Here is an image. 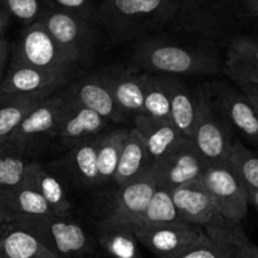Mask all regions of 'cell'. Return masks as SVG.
<instances>
[{
  "mask_svg": "<svg viewBox=\"0 0 258 258\" xmlns=\"http://www.w3.org/2000/svg\"><path fill=\"white\" fill-rule=\"evenodd\" d=\"M163 32L134 43L133 68L153 75L190 77L211 76L223 71V62L212 39L178 30Z\"/></svg>",
  "mask_w": 258,
  "mask_h": 258,
  "instance_id": "obj_1",
  "label": "cell"
},
{
  "mask_svg": "<svg viewBox=\"0 0 258 258\" xmlns=\"http://www.w3.org/2000/svg\"><path fill=\"white\" fill-rule=\"evenodd\" d=\"M181 0H100L96 24L115 42H138L174 29Z\"/></svg>",
  "mask_w": 258,
  "mask_h": 258,
  "instance_id": "obj_2",
  "label": "cell"
},
{
  "mask_svg": "<svg viewBox=\"0 0 258 258\" xmlns=\"http://www.w3.org/2000/svg\"><path fill=\"white\" fill-rule=\"evenodd\" d=\"M10 224L29 232L58 258H82L93 249L90 234L71 216L24 217Z\"/></svg>",
  "mask_w": 258,
  "mask_h": 258,
  "instance_id": "obj_3",
  "label": "cell"
},
{
  "mask_svg": "<svg viewBox=\"0 0 258 258\" xmlns=\"http://www.w3.org/2000/svg\"><path fill=\"white\" fill-rule=\"evenodd\" d=\"M233 128L217 107L208 83L197 88V115L190 140L209 164H226L234 140Z\"/></svg>",
  "mask_w": 258,
  "mask_h": 258,
  "instance_id": "obj_4",
  "label": "cell"
},
{
  "mask_svg": "<svg viewBox=\"0 0 258 258\" xmlns=\"http://www.w3.org/2000/svg\"><path fill=\"white\" fill-rule=\"evenodd\" d=\"M63 52L75 64L92 59L96 50L95 23L50 7L42 19Z\"/></svg>",
  "mask_w": 258,
  "mask_h": 258,
  "instance_id": "obj_5",
  "label": "cell"
},
{
  "mask_svg": "<svg viewBox=\"0 0 258 258\" xmlns=\"http://www.w3.org/2000/svg\"><path fill=\"white\" fill-rule=\"evenodd\" d=\"M10 60L53 72L76 73L78 68L66 55L42 22L24 27Z\"/></svg>",
  "mask_w": 258,
  "mask_h": 258,
  "instance_id": "obj_6",
  "label": "cell"
},
{
  "mask_svg": "<svg viewBox=\"0 0 258 258\" xmlns=\"http://www.w3.org/2000/svg\"><path fill=\"white\" fill-rule=\"evenodd\" d=\"M202 183L219 216L228 223L241 226L248 212V191L228 163L209 164Z\"/></svg>",
  "mask_w": 258,
  "mask_h": 258,
  "instance_id": "obj_7",
  "label": "cell"
},
{
  "mask_svg": "<svg viewBox=\"0 0 258 258\" xmlns=\"http://www.w3.org/2000/svg\"><path fill=\"white\" fill-rule=\"evenodd\" d=\"M66 102L67 98L64 93L48 97L27 116L12 134L8 143L28 154L44 140L55 138V130L64 111Z\"/></svg>",
  "mask_w": 258,
  "mask_h": 258,
  "instance_id": "obj_8",
  "label": "cell"
},
{
  "mask_svg": "<svg viewBox=\"0 0 258 258\" xmlns=\"http://www.w3.org/2000/svg\"><path fill=\"white\" fill-rule=\"evenodd\" d=\"M208 86L217 107L233 131L258 145V112L241 87L226 82H213Z\"/></svg>",
  "mask_w": 258,
  "mask_h": 258,
  "instance_id": "obj_9",
  "label": "cell"
},
{
  "mask_svg": "<svg viewBox=\"0 0 258 258\" xmlns=\"http://www.w3.org/2000/svg\"><path fill=\"white\" fill-rule=\"evenodd\" d=\"M75 73L39 70L10 60L7 75L0 85V95H42L53 96L66 87Z\"/></svg>",
  "mask_w": 258,
  "mask_h": 258,
  "instance_id": "obj_10",
  "label": "cell"
},
{
  "mask_svg": "<svg viewBox=\"0 0 258 258\" xmlns=\"http://www.w3.org/2000/svg\"><path fill=\"white\" fill-rule=\"evenodd\" d=\"M159 188V173L153 164L143 175L118 188L107 217L134 228Z\"/></svg>",
  "mask_w": 258,
  "mask_h": 258,
  "instance_id": "obj_11",
  "label": "cell"
},
{
  "mask_svg": "<svg viewBox=\"0 0 258 258\" xmlns=\"http://www.w3.org/2000/svg\"><path fill=\"white\" fill-rule=\"evenodd\" d=\"M209 163L190 139H186L168 158L156 164L159 186L173 191L185 184L201 181Z\"/></svg>",
  "mask_w": 258,
  "mask_h": 258,
  "instance_id": "obj_12",
  "label": "cell"
},
{
  "mask_svg": "<svg viewBox=\"0 0 258 258\" xmlns=\"http://www.w3.org/2000/svg\"><path fill=\"white\" fill-rule=\"evenodd\" d=\"M231 0H181L178 22L171 30H183L212 39L223 30Z\"/></svg>",
  "mask_w": 258,
  "mask_h": 258,
  "instance_id": "obj_13",
  "label": "cell"
},
{
  "mask_svg": "<svg viewBox=\"0 0 258 258\" xmlns=\"http://www.w3.org/2000/svg\"><path fill=\"white\" fill-rule=\"evenodd\" d=\"M139 243L153 252L156 258L168 257L193 244L204 236L203 228L184 221L161 224L134 232Z\"/></svg>",
  "mask_w": 258,
  "mask_h": 258,
  "instance_id": "obj_14",
  "label": "cell"
},
{
  "mask_svg": "<svg viewBox=\"0 0 258 258\" xmlns=\"http://www.w3.org/2000/svg\"><path fill=\"white\" fill-rule=\"evenodd\" d=\"M66 96L95 111L108 122H122L128 118L118 107L112 92L100 72L78 78L71 83Z\"/></svg>",
  "mask_w": 258,
  "mask_h": 258,
  "instance_id": "obj_15",
  "label": "cell"
},
{
  "mask_svg": "<svg viewBox=\"0 0 258 258\" xmlns=\"http://www.w3.org/2000/svg\"><path fill=\"white\" fill-rule=\"evenodd\" d=\"M118 107L130 117L144 115L143 72L122 66H111L100 71Z\"/></svg>",
  "mask_w": 258,
  "mask_h": 258,
  "instance_id": "obj_16",
  "label": "cell"
},
{
  "mask_svg": "<svg viewBox=\"0 0 258 258\" xmlns=\"http://www.w3.org/2000/svg\"><path fill=\"white\" fill-rule=\"evenodd\" d=\"M181 221L206 229L222 221L203 183L185 184L171 191Z\"/></svg>",
  "mask_w": 258,
  "mask_h": 258,
  "instance_id": "obj_17",
  "label": "cell"
},
{
  "mask_svg": "<svg viewBox=\"0 0 258 258\" xmlns=\"http://www.w3.org/2000/svg\"><path fill=\"white\" fill-rule=\"evenodd\" d=\"M134 127L143 136L153 164L168 158L188 139L175 127L173 121L154 118L148 115L134 117Z\"/></svg>",
  "mask_w": 258,
  "mask_h": 258,
  "instance_id": "obj_18",
  "label": "cell"
},
{
  "mask_svg": "<svg viewBox=\"0 0 258 258\" xmlns=\"http://www.w3.org/2000/svg\"><path fill=\"white\" fill-rule=\"evenodd\" d=\"M66 98L67 102L55 130V138L75 146L76 144L96 138L105 131L108 123L106 118L67 96Z\"/></svg>",
  "mask_w": 258,
  "mask_h": 258,
  "instance_id": "obj_19",
  "label": "cell"
},
{
  "mask_svg": "<svg viewBox=\"0 0 258 258\" xmlns=\"http://www.w3.org/2000/svg\"><path fill=\"white\" fill-rule=\"evenodd\" d=\"M223 72L237 86H258V35H237L229 42Z\"/></svg>",
  "mask_w": 258,
  "mask_h": 258,
  "instance_id": "obj_20",
  "label": "cell"
},
{
  "mask_svg": "<svg viewBox=\"0 0 258 258\" xmlns=\"http://www.w3.org/2000/svg\"><path fill=\"white\" fill-rule=\"evenodd\" d=\"M27 154L10 143L0 145V223H8L10 208L24 180Z\"/></svg>",
  "mask_w": 258,
  "mask_h": 258,
  "instance_id": "obj_21",
  "label": "cell"
},
{
  "mask_svg": "<svg viewBox=\"0 0 258 258\" xmlns=\"http://www.w3.org/2000/svg\"><path fill=\"white\" fill-rule=\"evenodd\" d=\"M97 239L111 258H143L139 251L140 243L133 229L110 217L98 223Z\"/></svg>",
  "mask_w": 258,
  "mask_h": 258,
  "instance_id": "obj_22",
  "label": "cell"
},
{
  "mask_svg": "<svg viewBox=\"0 0 258 258\" xmlns=\"http://www.w3.org/2000/svg\"><path fill=\"white\" fill-rule=\"evenodd\" d=\"M52 214L49 206L40 193L35 176V161H29L25 169L24 180L18 190L12 208H10L8 223L24 217H39Z\"/></svg>",
  "mask_w": 258,
  "mask_h": 258,
  "instance_id": "obj_23",
  "label": "cell"
},
{
  "mask_svg": "<svg viewBox=\"0 0 258 258\" xmlns=\"http://www.w3.org/2000/svg\"><path fill=\"white\" fill-rule=\"evenodd\" d=\"M153 165L146 150L145 141L135 127L130 128L123 145L113 181L118 188L143 175Z\"/></svg>",
  "mask_w": 258,
  "mask_h": 258,
  "instance_id": "obj_24",
  "label": "cell"
},
{
  "mask_svg": "<svg viewBox=\"0 0 258 258\" xmlns=\"http://www.w3.org/2000/svg\"><path fill=\"white\" fill-rule=\"evenodd\" d=\"M169 81L171 121L185 138L191 139L197 115V90L189 87L183 77L169 76Z\"/></svg>",
  "mask_w": 258,
  "mask_h": 258,
  "instance_id": "obj_25",
  "label": "cell"
},
{
  "mask_svg": "<svg viewBox=\"0 0 258 258\" xmlns=\"http://www.w3.org/2000/svg\"><path fill=\"white\" fill-rule=\"evenodd\" d=\"M47 98L42 95H0V145L8 143L27 116Z\"/></svg>",
  "mask_w": 258,
  "mask_h": 258,
  "instance_id": "obj_26",
  "label": "cell"
},
{
  "mask_svg": "<svg viewBox=\"0 0 258 258\" xmlns=\"http://www.w3.org/2000/svg\"><path fill=\"white\" fill-rule=\"evenodd\" d=\"M0 258H58L29 232L3 224Z\"/></svg>",
  "mask_w": 258,
  "mask_h": 258,
  "instance_id": "obj_27",
  "label": "cell"
},
{
  "mask_svg": "<svg viewBox=\"0 0 258 258\" xmlns=\"http://www.w3.org/2000/svg\"><path fill=\"white\" fill-rule=\"evenodd\" d=\"M128 133L130 128L118 127L110 131H103L98 136L97 164L100 185L113 181Z\"/></svg>",
  "mask_w": 258,
  "mask_h": 258,
  "instance_id": "obj_28",
  "label": "cell"
},
{
  "mask_svg": "<svg viewBox=\"0 0 258 258\" xmlns=\"http://www.w3.org/2000/svg\"><path fill=\"white\" fill-rule=\"evenodd\" d=\"M144 115L171 121L169 76L143 72Z\"/></svg>",
  "mask_w": 258,
  "mask_h": 258,
  "instance_id": "obj_29",
  "label": "cell"
},
{
  "mask_svg": "<svg viewBox=\"0 0 258 258\" xmlns=\"http://www.w3.org/2000/svg\"><path fill=\"white\" fill-rule=\"evenodd\" d=\"M98 136L76 144L68 154V163L72 166L73 174L83 185L98 184Z\"/></svg>",
  "mask_w": 258,
  "mask_h": 258,
  "instance_id": "obj_30",
  "label": "cell"
},
{
  "mask_svg": "<svg viewBox=\"0 0 258 258\" xmlns=\"http://www.w3.org/2000/svg\"><path fill=\"white\" fill-rule=\"evenodd\" d=\"M204 231L212 239L228 246L231 258H258V246L252 243L241 226H234L222 219Z\"/></svg>",
  "mask_w": 258,
  "mask_h": 258,
  "instance_id": "obj_31",
  "label": "cell"
},
{
  "mask_svg": "<svg viewBox=\"0 0 258 258\" xmlns=\"http://www.w3.org/2000/svg\"><path fill=\"white\" fill-rule=\"evenodd\" d=\"M176 221H181V218L179 216L175 204H174L171 191L159 186L154 193L149 206L146 207L143 216L140 217L138 223L134 226L133 231L138 232L140 229L173 223Z\"/></svg>",
  "mask_w": 258,
  "mask_h": 258,
  "instance_id": "obj_32",
  "label": "cell"
},
{
  "mask_svg": "<svg viewBox=\"0 0 258 258\" xmlns=\"http://www.w3.org/2000/svg\"><path fill=\"white\" fill-rule=\"evenodd\" d=\"M35 176L40 193L49 206L52 214L60 217L71 216L72 203L68 199L59 179L43 168L42 164L38 161H35Z\"/></svg>",
  "mask_w": 258,
  "mask_h": 258,
  "instance_id": "obj_33",
  "label": "cell"
},
{
  "mask_svg": "<svg viewBox=\"0 0 258 258\" xmlns=\"http://www.w3.org/2000/svg\"><path fill=\"white\" fill-rule=\"evenodd\" d=\"M227 163L247 189L258 190V156L256 154L248 150L243 143L234 140Z\"/></svg>",
  "mask_w": 258,
  "mask_h": 258,
  "instance_id": "obj_34",
  "label": "cell"
},
{
  "mask_svg": "<svg viewBox=\"0 0 258 258\" xmlns=\"http://www.w3.org/2000/svg\"><path fill=\"white\" fill-rule=\"evenodd\" d=\"M0 7L25 27L39 22L50 8L48 0H0Z\"/></svg>",
  "mask_w": 258,
  "mask_h": 258,
  "instance_id": "obj_35",
  "label": "cell"
},
{
  "mask_svg": "<svg viewBox=\"0 0 258 258\" xmlns=\"http://www.w3.org/2000/svg\"><path fill=\"white\" fill-rule=\"evenodd\" d=\"M161 258H231L228 246L214 241L207 233L193 244L168 257Z\"/></svg>",
  "mask_w": 258,
  "mask_h": 258,
  "instance_id": "obj_36",
  "label": "cell"
},
{
  "mask_svg": "<svg viewBox=\"0 0 258 258\" xmlns=\"http://www.w3.org/2000/svg\"><path fill=\"white\" fill-rule=\"evenodd\" d=\"M48 2L50 7L55 9L71 13L96 24V10L98 4L96 0H48Z\"/></svg>",
  "mask_w": 258,
  "mask_h": 258,
  "instance_id": "obj_37",
  "label": "cell"
},
{
  "mask_svg": "<svg viewBox=\"0 0 258 258\" xmlns=\"http://www.w3.org/2000/svg\"><path fill=\"white\" fill-rule=\"evenodd\" d=\"M10 52H12V45L8 38H3L0 40V85L4 80L8 71V62L10 58Z\"/></svg>",
  "mask_w": 258,
  "mask_h": 258,
  "instance_id": "obj_38",
  "label": "cell"
},
{
  "mask_svg": "<svg viewBox=\"0 0 258 258\" xmlns=\"http://www.w3.org/2000/svg\"><path fill=\"white\" fill-rule=\"evenodd\" d=\"M241 90L247 95V97L251 100L258 112V86L254 85H239Z\"/></svg>",
  "mask_w": 258,
  "mask_h": 258,
  "instance_id": "obj_39",
  "label": "cell"
},
{
  "mask_svg": "<svg viewBox=\"0 0 258 258\" xmlns=\"http://www.w3.org/2000/svg\"><path fill=\"white\" fill-rule=\"evenodd\" d=\"M10 22H12V17H10V14L7 12V10L3 9V8L0 7V40H2L3 38H5L4 35L5 33H7L8 28H9Z\"/></svg>",
  "mask_w": 258,
  "mask_h": 258,
  "instance_id": "obj_40",
  "label": "cell"
},
{
  "mask_svg": "<svg viewBox=\"0 0 258 258\" xmlns=\"http://www.w3.org/2000/svg\"><path fill=\"white\" fill-rule=\"evenodd\" d=\"M244 9L251 17H258V0H244Z\"/></svg>",
  "mask_w": 258,
  "mask_h": 258,
  "instance_id": "obj_41",
  "label": "cell"
},
{
  "mask_svg": "<svg viewBox=\"0 0 258 258\" xmlns=\"http://www.w3.org/2000/svg\"><path fill=\"white\" fill-rule=\"evenodd\" d=\"M247 191H248L249 204H252V206L258 211V190H254V189H247Z\"/></svg>",
  "mask_w": 258,
  "mask_h": 258,
  "instance_id": "obj_42",
  "label": "cell"
},
{
  "mask_svg": "<svg viewBox=\"0 0 258 258\" xmlns=\"http://www.w3.org/2000/svg\"><path fill=\"white\" fill-rule=\"evenodd\" d=\"M2 236H3V223H0V242H2Z\"/></svg>",
  "mask_w": 258,
  "mask_h": 258,
  "instance_id": "obj_43",
  "label": "cell"
}]
</instances>
